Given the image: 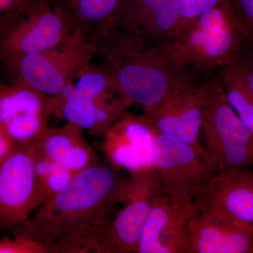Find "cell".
<instances>
[{
	"label": "cell",
	"instance_id": "484cf974",
	"mask_svg": "<svg viewBox=\"0 0 253 253\" xmlns=\"http://www.w3.org/2000/svg\"><path fill=\"white\" fill-rule=\"evenodd\" d=\"M244 28L246 44H253V0H229Z\"/></svg>",
	"mask_w": 253,
	"mask_h": 253
},
{
	"label": "cell",
	"instance_id": "9a60e30c",
	"mask_svg": "<svg viewBox=\"0 0 253 253\" xmlns=\"http://www.w3.org/2000/svg\"><path fill=\"white\" fill-rule=\"evenodd\" d=\"M49 112L94 136H104L110 128L131 106L123 98L98 101L78 96L73 82L59 94L47 98Z\"/></svg>",
	"mask_w": 253,
	"mask_h": 253
},
{
	"label": "cell",
	"instance_id": "ac0fdd59",
	"mask_svg": "<svg viewBox=\"0 0 253 253\" xmlns=\"http://www.w3.org/2000/svg\"><path fill=\"white\" fill-rule=\"evenodd\" d=\"M123 0H58L72 23L75 32L94 43L111 26Z\"/></svg>",
	"mask_w": 253,
	"mask_h": 253
},
{
	"label": "cell",
	"instance_id": "44dd1931",
	"mask_svg": "<svg viewBox=\"0 0 253 253\" xmlns=\"http://www.w3.org/2000/svg\"><path fill=\"white\" fill-rule=\"evenodd\" d=\"M33 157L38 209L63 191L77 174L42 156L33 146Z\"/></svg>",
	"mask_w": 253,
	"mask_h": 253
},
{
	"label": "cell",
	"instance_id": "8992f818",
	"mask_svg": "<svg viewBox=\"0 0 253 253\" xmlns=\"http://www.w3.org/2000/svg\"><path fill=\"white\" fill-rule=\"evenodd\" d=\"M58 0H38L0 22V63L9 66L26 55L52 49L74 36Z\"/></svg>",
	"mask_w": 253,
	"mask_h": 253
},
{
	"label": "cell",
	"instance_id": "e0dca14e",
	"mask_svg": "<svg viewBox=\"0 0 253 253\" xmlns=\"http://www.w3.org/2000/svg\"><path fill=\"white\" fill-rule=\"evenodd\" d=\"M205 206L253 225V169L249 166L213 176Z\"/></svg>",
	"mask_w": 253,
	"mask_h": 253
},
{
	"label": "cell",
	"instance_id": "5bb4252c",
	"mask_svg": "<svg viewBox=\"0 0 253 253\" xmlns=\"http://www.w3.org/2000/svg\"><path fill=\"white\" fill-rule=\"evenodd\" d=\"M179 23L176 0H123L111 20L110 28L166 46Z\"/></svg>",
	"mask_w": 253,
	"mask_h": 253
},
{
	"label": "cell",
	"instance_id": "5b68a950",
	"mask_svg": "<svg viewBox=\"0 0 253 253\" xmlns=\"http://www.w3.org/2000/svg\"><path fill=\"white\" fill-rule=\"evenodd\" d=\"M201 132L214 175L249 167L253 135L231 107L219 76L203 81Z\"/></svg>",
	"mask_w": 253,
	"mask_h": 253
},
{
	"label": "cell",
	"instance_id": "8fae6325",
	"mask_svg": "<svg viewBox=\"0 0 253 253\" xmlns=\"http://www.w3.org/2000/svg\"><path fill=\"white\" fill-rule=\"evenodd\" d=\"M203 207L181 206L160 189L143 228L138 253H189V223Z\"/></svg>",
	"mask_w": 253,
	"mask_h": 253
},
{
	"label": "cell",
	"instance_id": "4fadbf2b",
	"mask_svg": "<svg viewBox=\"0 0 253 253\" xmlns=\"http://www.w3.org/2000/svg\"><path fill=\"white\" fill-rule=\"evenodd\" d=\"M157 131L146 114L126 111L105 134L103 144L110 164L130 172L151 169Z\"/></svg>",
	"mask_w": 253,
	"mask_h": 253
},
{
	"label": "cell",
	"instance_id": "d4e9b609",
	"mask_svg": "<svg viewBox=\"0 0 253 253\" xmlns=\"http://www.w3.org/2000/svg\"><path fill=\"white\" fill-rule=\"evenodd\" d=\"M0 253H49V251L37 240L21 235L16 239L0 241Z\"/></svg>",
	"mask_w": 253,
	"mask_h": 253
},
{
	"label": "cell",
	"instance_id": "83f0119b",
	"mask_svg": "<svg viewBox=\"0 0 253 253\" xmlns=\"http://www.w3.org/2000/svg\"><path fill=\"white\" fill-rule=\"evenodd\" d=\"M38 0H0V22L23 6Z\"/></svg>",
	"mask_w": 253,
	"mask_h": 253
},
{
	"label": "cell",
	"instance_id": "7402d4cb",
	"mask_svg": "<svg viewBox=\"0 0 253 253\" xmlns=\"http://www.w3.org/2000/svg\"><path fill=\"white\" fill-rule=\"evenodd\" d=\"M218 76L231 107L253 135V89L244 81L235 63L221 69Z\"/></svg>",
	"mask_w": 253,
	"mask_h": 253
},
{
	"label": "cell",
	"instance_id": "7c38bea8",
	"mask_svg": "<svg viewBox=\"0 0 253 253\" xmlns=\"http://www.w3.org/2000/svg\"><path fill=\"white\" fill-rule=\"evenodd\" d=\"M189 233V253H253V225L217 208H201Z\"/></svg>",
	"mask_w": 253,
	"mask_h": 253
},
{
	"label": "cell",
	"instance_id": "9c48e42d",
	"mask_svg": "<svg viewBox=\"0 0 253 253\" xmlns=\"http://www.w3.org/2000/svg\"><path fill=\"white\" fill-rule=\"evenodd\" d=\"M37 210L32 147H14L0 163V226L23 224Z\"/></svg>",
	"mask_w": 253,
	"mask_h": 253
},
{
	"label": "cell",
	"instance_id": "cb8c5ba5",
	"mask_svg": "<svg viewBox=\"0 0 253 253\" xmlns=\"http://www.w3.org/2000/svg\"><path fill=\"white\" fill-rule=\"evenodd\" d=\"M229 0H176L180 23L198 17Z\"/></svg>",
	"mask_w": 253,
	"mask_h": 253
},
{
	"label": "cell",
	"instance_id": "277c9868",
	"mask_svg": "<svg viewBox=\"0 0 253 253\" xmlns=\"http://www.w3.org/2000/svg\"><path fill=\"white\" fill-rule=\"evenodd\" d=\"M159 190L153 168L130 172L125 206L109 220L75 236L72 252L138 253L143 228Z\"/></svg>",
	"mask_w": 253,
	"mask_h": 253
},
{
	"label": "cell",
	"instance_id": "7a4b0ae2",
	"mask_svg": "<svg viewBox=\"0 0 253 253\" xmlns=\"http://www.w3.org/2000/svg\"><path fill=\"white\" fill-rule=\"evenodd\" d=\"M94 44L112 70L121 96L143 106L148 117L176 84L205 78L179 66L163 46L131 33L110 28Z\"/></svg>",
	"mask_w": 253,
	"mask_h": 253
},
{
	"label": "cell",
	"instance_id": "52a82bcc",
	"mask_svg": "<svg viewBox=\"0 0 253 253\" xmlns=\"http://www.w3.org/2000/svg\"><path fill=\"white\" fill-rule=\"evenodd\" d=\"M152 166L163 193L181 206H205L214 172L208 155L175 137L158 133Z\"/></svg>",
	"mask_w": 253,
	"mask_h": 253
},
{
	"label": "cell",
	"instance_id": "f1b7e54d",
	"mask_svg": "<svg viewBox=\"0 0 253 253\" xmlns=\"http://www.w3.org/2000/svg\"><path fill=\"white\" fill-rule=\"evenodd\" d=\"M14 146L0 129V163L14 149Z\"/></svg>",
	"mask_w": 253,
	"mask_h": 253
},
{
	"label": "cell",
	"instance_id": "d6986e66",
	"mask_svg": "<svg viewBox=\"0 0 253 253\" xmlns=\"http://www.w3.org/2000/svg\"><path fill=\"white\" fill-rule=\"evenodd\" d=\"M26 114L51 116L47 97L18 82L11 85L0 84V126Z\"/></svg>",
	"mask_w": 253,
	"mask_h": 253
},
{
	"label": "cell",
	"instance_id": "4316f807",
	"mask_svg": "<svg viewBox=\"0 0 253 253\" xmlns=\"http://www.w3.org/2000/svg\"><path fill=\"white\" fill-rule=\"evenodd\" d=\"M234 63L244 81L253 90V44H245Z\"/></svg>",
	"mask_w": 253,
	"mask_h": 253
},
{
	"label": "cell",
	"instance_id": "603a6c76",
	"mask_svg": "<svg viewBox=\"0 0 253 253\" xmlns=\"http://www.w3.org/2000/svg\"><path fill=\"white\" fill-rule=\"evenodd\" d=\"M49 116L26 114L16 116L0 126L14 147H32L47 132Z\"/></svg>",
	"mask_w": 253,
	"mask_h": 253
},
{
	"label": "cell",
	"instance_id": "3957f363",
	"mask_svg": "<svg viewBox=\"0 0 253 253\" xmlns=\"http://www.w3.org/2000/svg\"><path fill=\"white\" fill-rule=\"evenodd\" d=\"M246 44L239 18L229 1L179 23L163 47L179 66L202 77L234 64Z\"/></svg>",
	"mask_w": 253,
	"mask_h": 253
},
{
	"label": "cell",
	"instance_id": "30bf717a",
	"mask_svg": "<svg viewBox=\"0 0 253 253\" xmlns=\"http://www.w3.org/2000/svg\"><path fill=\"white\" fill-rule=\"evenodd\" d=\"M204 79L176 84L149 118L158 133L175 137L206 154L200 141Z\"/></svg>",
	"mask_w": 253,
	"mask_h": 253
},
{
	"label": "cell",
	"instance_id": "2e32d148",
	"mask_svg": "<svg viewBox=\"0 0 253 253\" xmlns=\"http://www.w3.org/2000/svg\"><path fill=\"white\" fill-rule=\"evenodd\" d=\"M83 129L71 123L56 129H49L38 144V152L73 172L99 164L100 159L94 149L84 139Z\"/></svg>",
	"mask_w": 253,
	"mask_h": 253
},
{
	"label": "cell",
	"instance_id": "ba28073f",
	"mask_svg": "<svg viewBox=\"0 0 253 253\" xmlns=\"http://www.w3.org/2000/svg\"><path fill=\"white\" fill-rule=\"evenodd\" d=\"M96 56L94 43L76 33L61 45L26 55L6 68L14 75L15 82L49 98L72 83L82 68Z\"/></svg>",
	"mask_w": 253,
	"mask_h": 253
},
{
	"label": "cell",
	"instance_id": "6da1fadb",
	"mask_svg": "<svg viewBox=\"0 0 253 253\" xmlns=\"http://www.w3.org/2000/svg\"><path fill=\"white\" fill-rule=\"evenodd\" d=\"M128 179L111 164L100 163L78 173L54 198L37 209L23 235L49 249L60 240L106 222L125 203Z\"/></svg>",
	"mask_w": 253,
	"mask_h": 253
},
{
	"label": "cell",
	"instance_id": "ffe728a7",
	"mask_svg": "<svg viewBox=\"0 0 253 253\" xmlns=\"http://www.w3.org/2000/svg\"><path fill=\"white\" fill-rule=\"evenodd\" d=\"M73 84L76 94L86 99L111 101L122 97L112 70L104 60L99 64L91 61L84 66L73 79Z\"/></svg>",
	"mask_w": 253,
	"mask_h": 253
},
{
	"label": "cell",
	"instance_id": "f546056e",
	"mask_svg": "<svg viewBox=\"0 0 253 253\" xmlns=\"http://www.w3.org/2000/svg\"><path fill=\"white\" fill-rule=\"evenodd\" d=\"M249 167L253 168V139L252 147H251V156H250Z\"/></svg>",
	"mask_w": 253,
	"mask_h": 253
}]
</instances>
